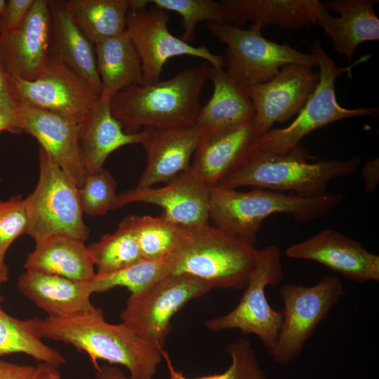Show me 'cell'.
Instances as JSON below:
<instances>
[{"instance_id":"cell-4","label":"cell","mask_w":379,"mask_h":379,"mask_svg":"<svg viewBox=\"0 0 379 379\" xmlns=\"http://www.w3.org/2000/svg\"><path fill=\"white\" fill-rule=\"evenodd\" d=\"M343 197L329 193L303 197L262 188L240 192L216 185L210 190L209 219L215 226L255 245L262 221L271 215L288 214L298 222H310L333 211Z\"/></svg>"},{"instance_id":"cell-20","label":"cell","mask_w":379,"mask_h":379,"mask_svg":"<svg viewBox=\"0 0 379 379\" xmlns=\"http://www.w3.org/2000/svg\"><path fill=\"white\" fill-rule=\"evenodd\" d=\"M256 138L253 120L228 131L201 134L190 171L209 187L219 185L245 159Z\"/></svg>"},{"instance_id":"cell-3","label":"cell","mask_w":379,"mask_h":379,"mask_svg":"<svg viewBox=\"0 0 379 379\" xmlns=\"http://www.w3.org/2000/svg\"><path fill=\"white\" fill-rule=\"evenodd\" d=\"M361 164L359 155L345 160L317 159L300 145L284 154L250 149L239 166L218 185L235 190L251 186L316 197L327 194L331 180L353 175Z\"/></svg>"},{"instance_id":"cell-14","label":"cell","mask_w":379,"mask_h":379,"mask_svg":"<svg viewBox=\"0 0 379 379\" xmlns=\"http://www.w3.org/2000/svg\"><path fill=\"white\" fill-rule=\"evenodd\" d=\"M319 74L313 67L290 64L270 80L246 88L255 109L257 138L276 123L291 119L303 107L315 89Z\"/></svg>"},{"instance_id":"cell-43","label":"cell","mask_w":379,"mask_h":379,"mask_svg":"<svg viewBox=\"0 0 379 379\" xmlns=\"http://www.w3.org/2000/svg\"><path fill=\"white\" fill-rule=\"evenodd\" d=\"M95 379H131L117 366L109 364L96 368Z\"/></svg>"},{"instance_id":"cell-16","label":"cell","mask_w":379,"mask_h":379,"mask_svg":"<svg viewBox=\"0 0 379 379\" xmlns=\"http://www.w3.org/2000/svg\"><path fill=\"white\" fill-rule=\"evenodd\" d=\"M285 254L290 258L320 263L357 282L379 281V256L360 242L332 229H324L292 244Z\"/></svg>"},{"instance_id":"cell-32","label":"cell","mask_w":379,"mask_h":379,"mask_svg":"<svg viewBox=\"0 0 379 379\" xmlns=\"http://www.w3.org/2000/svg\"><path fill=\"white\" fill-rule=\"evenodd\" d=\"M144 259H159L172 254L180 246L184 227L163 215L127 216Z\"/></svg>"},{"instance_id":"cell-37","label":"cell","mask_w":379,"mask_h":379,"mask_svg":"<svg viewBox=\"0 0 379 379\" xmlns=\"http://www.w3.org/2000/svg\"><path fill=\"white\" fill-rule=\"evenodd\" d=\"M27 225L25 199L21 195L0 200V250L6 253L18 237L26 234Z\"/></svg>"},{"instance_id":"cell-12","label":"cell","mask_w":379,"mask_h":379,"mask_svg":"<svg viewBox=\"0 0 379 379\" xmlns=\"http://www.w3.org/2000/svg\"><path fill=\"white\" fill-rule=\"evenodd\" d=\"M126 31L140 56L143 84L160 80L163 67L169 59L188 55L204 59L211 66L223 67L224 58L205 46H194L173 35L168 27L169 15L147 0H129Z\"/></svg>"},{"instance_id":"cell-22","label":"cell","mask_w":379,"mask_h":379,"mask_svg":"<svg viewBox=\"0 0 379 379\" xmlns=\"http://www.w3.org/2000/svg\"><path fill=\"white\" fill-rule=\"evenodd\" d=\"M91 281L25 270L19 277L17 286L48 317H67L102 312L91 302L90 296L93 293Z\"/></svg>"},{"instance_id":"cell-23","label":"cell","mask_w":379,"mask_h":379,"mask_svg":"<svg viewBox=\"0 0 379 379\" xmlns=\"http://www.w3.org/2000/svg\"><path fill=\"white\" fill-rule=\"evenodd\" d=\"M110 100L100 98L79 122V146L86 174L103 168L107 158L115 150L128 145H142L148 135L147 128L134 133L125 132L112 113Z\"/></svg>"},{"instance_id":"cell-41","label":"cell","mask_w":379,"mask_h":379,"mask_svg":"<svg viewBox=\"0 0 379 379\" xmlns=\"http://www.w3.org/2000/svg\"><path fill=\"white\" fill-rule=\"evenodd\" d=\"M364 181V190L367 193H372L377 187L379 181L378 157L366 162L361 169Z\"/></svg>"},{"instance_id":"cell-27","label":"cell","mask_w":379,"mask_h":379,"mask_svg":"<svg viewBox=\"0 0 379 379\" xmlns=\"http://www.w3.org/2000/svg\"><path fill=\"white\" fill-rule=\"evenodd\" d=\"M48 1L51 15L53 53L101 94L94 45L74 22L63 1Z\"/></svg>"},{"instance_id":"cell-30","label":"cell","mask_w":379,"mask_h":379,"mask_svg":"<svg viewBox=\"0 0 379 379\" xmlns=\"http://www.w3.org/2000/svg\"><path fill=\"white\" fill-rule=\"evenodd\" d=\"M2 302L0 295V357L22 353L58 368L66 362L60 352L42 341L39 332L41 319L15 318L4 310Z\"/></svg>"},{"instance_id":"cell-33","label":"cell","mask_w":379,"mask_h":379,"mask_svg":"<svg viewBox=\"0 0 379 379\" xmlns=\"http://www.w3.org/2000/svg\"><path fill=\"white\" fill-rule=\"evenodd\" d=\"M170 255L159 259H142L118 272L98 274L91 279L93 293L125 287L131 295L139 294L169 274Z\"/></svg>"},{"instance_id":"cell-18","label":"cell","mask_w":379,"mask_h":379,"mask_svg":"<svg viewBox=\"0 0 379 379\" xmlns=\"http://www.w3.org/2000/svg\"><path fill=\"white\" fill-rule=\"evenodd\" d=\"M15 115L22 132L34 137L79 188L86 179V171L79 146V122L20 102Z\"/></svg>"},{"instance_id":"cell-19","label":"cell","mask_w":379,"mask_h":379,"mask_svg":"<svg viewBox=\"0 0 379 379\" xmlns=\"http://www.w3.org/2000/svg\"><path fill=\"white\" fill-rule=\"evenodd\" d=\"M378 0H333L319 2L317 23L332 40L334 49L352 62L358 46L379 39Z\"/></svg>"},{"instance_id":"cell-38","label":"cell","mask_w":379,"mask_h":379,"mask_svg":"<svg viewBox=\"0 0 379 379\" xmlns=\"http://www.w3.org/2000/svg\"><path fill=\"white\" fill-rule=\"evenodd\" d=\"M0 379H62L58 367L41 362L37 366L20 365L0 360Z\"/></svg>"},{"instance_id":"cell-8","label":"cell","mask_w":379,"mask_h":379,"mask_svg":"<svg viewBox=\"0 0 379 379\" xmlns=\"http://www.w3.org/2000/svg\"><path fill=\"white\" fill-rule=\"evenodd\" d=\"M207 29L226 44L225 71L245 88L270 80L290 64L318 66L314 53L300 52L288 43L268 40L255 27L243 29L228 23L209 22Z\"/></svg>"},{"instance_id":"cell-11","label":"cell","mask_w":379,"mask_h":379,"mask_svg":"<svg viewBox=\"0 0 379 379\" xmlns=\"http://www.w3.org/2000/svg\"><path fill=\"white\" fill-rule=\"evenodd\" d=\"M213 288L190 275L169 274L147 290L131 294L120 317L138 335L164 348L176 312Z\"/></svg>"},{"instance_id":"cell-26","label":"cell","mask_w":379,"mask_h":379,"mask_svg":"<svg viewBox=\"0 0 379 379\" xmlns=\"http://www.w3.org/2000/svg\"><path fill=\"white\" fill-rule=\"evenodd\" d=\"M85 241L65 235H52L35 241L24 267L77 281H91L95 264Z\"/></svg>"},{"instance_id":"cell-39","label":"cell","mask_w":379,"mask_h":379,"mask_svg":"<svg viewBox=\"0 0 379 379\" xmlns=\"http://www.w3.org/2000/svg\"><path fill=\"white\" fill-rule=\"evenodd\" d=\"M34 0L6 1L0 18V35L17 29L24 21Z\"/></svg>"},{"instance_id":"cell-40","label":"cell","mask_w":379,"mask_h":379,"mask_svg":"<svg viewBox=\"0 0 379 379\" xmlns=\"http://www.w3.org/2000/svg\"><path fill=\"white\" fill-rule=\"evenodd\" d=\"M9 74L0 62V109L15 114L18 106Z\"/></svg>"},{"instance_id":"cell-6","label":"cell","mask_w":379,"mask_h":379,"mask_svg":"<svg viewBox=\"0 0 379 379\" xmlns=\"http://www.w3.org/2000/svg\"><path fill=\"white\" fill-rule=\"evenodd\" d=\"M318 60L319 79L314 91L296 117L284 128L270 129L256 138L251 150L271 154H284L300 145V140L311 132L331 123L361 116L376 117L378 107L347 109L339 105L335 96V82L345 73L368 59L364 55L354 64L340 67L329 58L317 39L310 46Z\"/></svg>"},{"instance_id":"cell-21","label":"cell","mask_w":379,"mask_h":379,"mask_svg":"<svg viewBox=\"0 0 379 379\" xmlns=\"http://www.w3.org/2000/svg\"><path fill=\"white\" fill-rule=\"evenodd\" d=\"M147 129V138L142 144L147 154V166L138 187L167 183L189 171L191 158L201 137L196 126Z\"/></svg>"},{"instance_id":"cell-5","label":"cell","mask_w":379,"mask_h":379,"mask_svg":"<svg viewBox=\"0 0 379 379\" xmlns=\"http://www.w3.org/2000/svg\"><path fill=\"white\" fill-rule=\"evenodd\" d=\"M258 252L255 245L217 226L184 227L180 246L170 255L169 274L190 275L214 288L244 289Z\"/></svg>"},{"instance_id":"cell-24","label":"cell","mask_w":379,"mask_h":379,"mask_svg":"<svg viewBox=\"0 0 379 379\" xmlns=\"http://www.w3.org/2000/svg\"><path fill=\"white\" fill-rule=\"evenodd\" d=\"M226 23L261 30L274 25L291 32L317 23L318 0H224Z\"/></svg>"},{"instance_id":"cell-2","label":"cell","mask_w":379,"mask_h":379,"mask_svg":"<svg viewBox=\"0 0 379 379\" xmlns=\"http://www.w3.org/2000/svg\"><path fill=\"white\" fill-rule=\"evenodd\" d=\"M210 67L205 61L168 79L128 87L111 99L112 113L128 133H138L142 127L194 126Z\"/></svg>"},{"instance_id":"cell-9","label":"cell","mask_w":379,"mask_h":379,"mask_svg":"<svg viewBox=\"0 0 379 379\" xmlns=\"http://www.w3.org/2000/svg\"><path fill=\"white\" fill-rule=\"evenodd\" d=\"M281 254L277 245L258 250L255 267L237 306L230 312L205 321L212 331L237 329L244 335L258 337L272 355L279 335L281 311L273 309L265 294L268 286L282 281Z\"/></svg>"},{"instance_id":"cell-25","label":"cell","mask_w":379,"mask_h":379,"mask_svg":"<svg viewBox=\"0 0 379 379\" xmlns=\"http://www.w3.org/2000/svg\"><path fill=\"white\" fill-rule=\"evenodd\" d=\"M208 79L213 92L200 108L195 126L201 134L228 131L254 120L255 109L246 88L234 81L223 69L211 65Z\"/></svg>"},{"instance_id":"cell-7","label":"cell","mask_w":379,"mask_h":379,"mask_svg":"<svg viewBox=\"0 0 379 379\" xmlns=\"http://www.w3.org/2000/svg\"><path fill=\"white\" fill-rule=\"evenodd\" d=\"M39 163L37 185L25 199L28 218L25 234L34 241L58 234L85 241L89 231L83 220L78 187L41 147Z\"/></svg>"},{"instance_id":"cell-29","label":"cell","mask_w":379,"mask_h":379,"mask_svg":"<svg viewBox=\"0 0 379 379\" xmlns=\"http://www.w3.org/2000/svg\"><path fill=\"white\" fill-rule=\"evenodd\" d=\"M63 3L93 45L126 32L129 0H65Z\"/></svg>"},{"instance_id":"cell-17","label":"cell","mask_w":379,"mask_h":379,"mask_svg":"<svg viewBox=\"0 0 379 379\" xmlns=\"http://www.w3.org/2000/svg\"><path fill=\"white\" fill-rule=\"evenodd\" d=\"M211 188L189 170L161 187H135L121 193L114 208L135 202L150 204L161 207V215L180 226H199L208 223Z\"/></svg>"},{"instance_id":"cell-10","label":"cell","mask_w":379,"mask_h":379,"mask_svg":"<svg viewBox=\"0 0 379 379\" xmlns=\"http://www.w3.org/2000/svg\"><path fill=\"white\" fill-rule=\"evenodd\" d=\"M343 295L341 281L330 275L312 286L286 284L281 286L284 309L279 335L271 355L274 361L286 365L298 359L317 327Z\"/></svg>"},{"instance_id":"cell-36","label":"cell","mask_w":379,"mask_h":379,"mask_svg":"<svg viewBox=\"0 0 379 379\" xmlns=\"http://www.w3.org/2000/svg\"><path fill=\"white\" fill-rule=\"evenodd\" d=\"M117 182L106 168L86 174L79 195L83 213L91 216L102 215L114 208L117 199Z\"/></svg>"},{"instance_id":"cell-42","label":"cell","mask_w":379,"mask_h":379,"mask_svg":"<svg viewBox=\"0 0 379 379\" xmlns=\"http://www.w3.org/2000/svg\"><path fill=\"white\" fill-rule=\"evenodd\" d=\"M3 131H8L12 133L22 132L18 126L15 114L0 109V133Z\"/></svg>"},{"instance_id":"cell-28","label":"cell","mask_w":379,"mask_h":379,"mask_svg":"<svg viewBox=\"0 0 379 379\" xmlns=\"http://www.w3.org/2000/svg\"><path fill=\"white\" fill-rule=\"evenodd\" d=\"M94 46L102 86L100 99L111 100L128 87L144 84L142 62L126 31Z\"/></svg>"},{"instance_id":"cell-15","label":"cell","mask_w":379,"mask_h":379,"mask_svg":"<svg viewBox=\"0 0 379 379\" xmlns=\"http://www.w3.org/2000/svg\"><path fill=\"white\" fill-rule=\"evenodd\" d=\"M52 42L48 0H34L21 25L0 35V62L10 77L32 81L43 72Z\"/></svg>"},{"instance_id":"cell-13","label":"cell","mask_w":379,"mask_h":379,"mask_svg":"<svg viewBox=\"0 0 379 379\" xmlns=\"http://www.w3.org/2000/svg\"><path fill=\"white\" fill-rule=\"evenodd\" d=\"M19 102L79 122L99 101L100 94L85 79L52 53L43 72L32 81L11 77Z\"/></svg>"},{"instance_id":"cell-1","label":"cell","mask_w":379,"mask_h":379,"mask_svg":"<svg viewBox=\"0 0 379 379\" xmlns=\"http://www.w3.org/2000/svg\"><path fill=\"white\" fill-rule=\"evenodd\" d=\"M39 332L47 338L74 346L97 361L119 364L129 371L131 379H154L164 359V350L142 338L124 323L105 321L102 311L97 314L41 319Z\"/></svg>"},{"instance_id":"cell-31","label":"cell","mask_w":379,"mask_h":379,"mask_svg":"<svg viewBox=\"0 0 379 379\" xmlns=\"http://www.w3.org/2000/svg\"><path fill=\"white\" fill-rule=\"evenodd\" d=\"M98 274H112L144 259L137 239L124 218L117 230L88 246Z\"/></svg>"},{"instance_id":"cell-45","label":"cell","mask_w":379,"mask_h":379,"mask_svg":"<svg viewBox=\"0 0 379 379\" xmlns=\"http://www.w3.org/2000/svg\"><path fill=\"white\" fill-rule=\"evenodd\" d=\"M6 1L5 0H0V18L1 16L4 8L5 6Z\"/></svg>"},{"instance_id":"cell-34","label":"cell","mask_w":379,"mask_h":379,"mask_svg":"<svg viewBox=\"0 0 379 379\" xmlns=\"http://www.w3.org/2000/svg\"><path fill=\"white\" fill-rule=\"evenodd\" d=\"M231 359L229 367L222 373L189 378L173 365L166 352L164 359L168 371V379H267L260 366L251 343L246 338H239L226 348Z\"/></svg>"},{"instance_id":"cell-35","label":"cell","mask_w":379,"mask_h":379,"mask_svg":"<svg viewBox=\"0 0 379 379\" xmlns=\"http://www.w3.org/2000/svg\"><path fill=\"white\" fill-rule=\"evenodd\" d=\"M148 3L164 11L177 13L182 17L183 32L180 39L186 43L195 38L197 24L203 21L226 23L221 2L213 0H147Z\"/></svg>"},{"instance_id":"cell-44","label":"cell","mask_w":379,"mask_h":379,"mask_svg":"<svg viewBox=\"0 0 379 379\" xmlns=\"http://www.w3.org/2000/svg\"><path fill=\"white\" fill-rule=\"evenodd\" d=\"M5 253L0 250V286L6 283L9 278V269L6 263Z\"/></svg>"}]
</instances>
